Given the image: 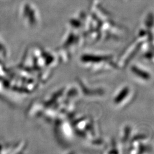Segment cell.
I'll return each mask as SVG.
<instances>
[{
	"label": "cell",
	"instance_id": "cell-3",
	"mask_svg": "<svg viewBox=\"0 0 154 154\" xmlns=\"http://www.w3.org/2000/svg\"><path fill=\"white\" fill-rule=\"evenodd\" d=\"M130 72L135 78L143 82H149L152 78L150 72L143 67L138 65H133L130 67Z\"/></svg>",
	"mask_w": 154,
	"mask_h": 154
},
{
	"label": "cell",
	"instance_id": "cell-1",
	"mask_svg": "<svg viewBox=\"0 0 154 154\" xmlns=\"http://www.w3.org/2000/svg\"><path fill=\"white\" fill-rule=\"evenodd\" d=\"M80 62L83 65L90 70H97L99 69H103L102 67L110 65L113 67L112 57L108 54L98 53H85L80 57Z\"/></svg>",
	"mask_w": 154,
	"mask_h": 154
},
{
	"label": "cell",
	"instance_id": "cell-2",
	"mask_svg": "<svg viewBox=\"0 0 154 154\" xmlns=\"http://www.w3.org/2000/svg\"><path fill=\"white\" fill-rule=\"evenodd\" d=\"M132 90L133 89L127 85L119 88L114 97V105L119 107L126 106L132 100L134 93Z\"/></svg>",
	"mask_w": 154,
	"mask_h": 154
}]
</instances>
